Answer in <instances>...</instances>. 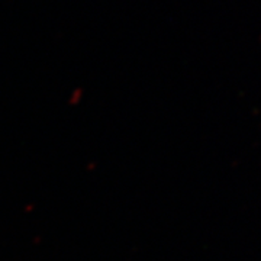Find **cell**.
I'll list each match as a JSON object with an SVG mask.
<instances>
[]
</instances>
